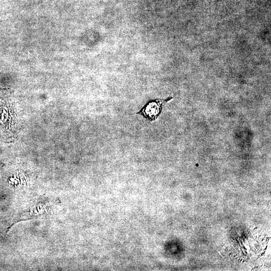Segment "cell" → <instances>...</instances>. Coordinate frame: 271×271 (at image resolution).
I'll return each instance as SVG.
<instances>
[{"label":"cell","mask_w":271,"mask_h":271,"mask_svg":"<svg viewBox=\"0 0 271 271\" xmlns=\"http://www.w3.org/2000/svg\"><path fill=\"white\" fill-rule=\"evenodd\" d=\"M172 99V97L169 96L165 99L151 100L147 102L136 114L141 115L150 121H153L160 114L163 105Z\"/></svg>","instance_id":"obj_1"}]
</instances>
